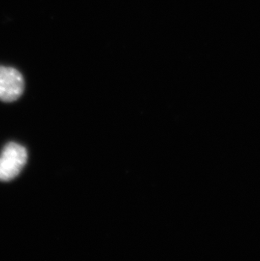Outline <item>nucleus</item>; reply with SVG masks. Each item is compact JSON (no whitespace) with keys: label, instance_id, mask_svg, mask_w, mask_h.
<instances>
[{"label":"nucleus","instance_id":"f257e3e1","mask_svg":"<svg viewBox=\"0 0 260 261\" xmlns=\"http://www.w3.org/2000/svg\"><path fill=\"white\" fill-rule=\"evenodd\" d=\"M27 150L15 142L5 145L0 155V181H11L20 174L27 162Z\"/></svg>","mask_w":260,"mask_h":261},{"label":"nucleus","instance_id":"f03ea898","mask_svg":"<svg viewBox=\"0 0 260 261\" xmlns=\"http://www.w3.org/2000/svg\"><path fill=\"white\" fill-rule=\"evenodd\" d=\"M25 82L20 71L12 67L0 66V100L12 102L20 98Z\"/></svg>","mask_w":260,"mask_h":261}]
</instances>
